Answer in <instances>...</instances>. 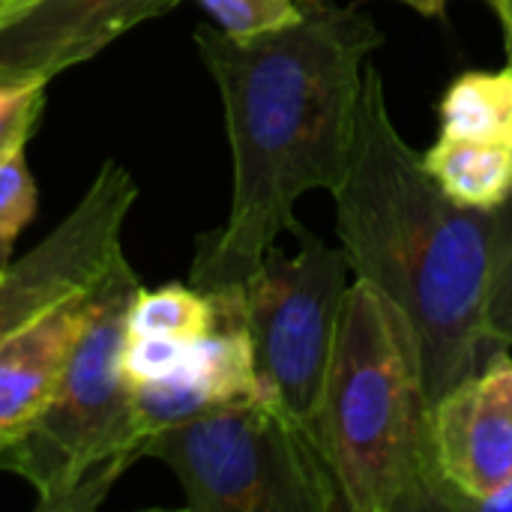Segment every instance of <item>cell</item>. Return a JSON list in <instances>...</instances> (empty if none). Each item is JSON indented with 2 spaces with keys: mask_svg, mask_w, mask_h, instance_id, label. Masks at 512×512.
Listing matches in <instances>:
<instances>
[{
  "mask_svg": "<svg viewBox=\"0 0 512 512\" xmlns=\"http://www.w3.org/2000/svg\"><path fill=\"white\" fill-rule=\"evenodd\" d=\"M90 288L0 348V462L48 408L84 330Z\"/></svg>",
  "mask_w": 512,
  "mask_h": 512,
  "instance_id": "obj_11",
  "label": "cell"
},
{
  "mask_svg": "<svg viewBox=\"0 0 512 512\" xmlns=\"http://www.w3.org/2000/svg\"><path fill=\"white\" fill-rule=\"evenodd\" d=\"M141 279L123 255L90 288V312L63 378L0 468L24 477L42 512L96 510L123 471L144 459L147 432L123 375L126 315Z\"/></svg>",
  "mask_w": 512,
  "mask_h": 512,
  "instance_id": "obj_4",
  "label": "cell"
},
{
  "mask_svg": "<svg viewBox=\"0 0 512 512\" xmlns=\"http://www.w3.org/2000/svg\"><path fill=\"white\" fill-rule=\"evenodd\" d=\"M144 459L174 471L195 512L342 510L315 435L267 396L150 435Z\"/></svg>",
  "mask_w": 512,
  "mask_h": 512,
  "instance_id": "obj_5",
  "label": "cell"
},
{
  "mask_svg": "<svg viewBox=\"0 0 512 512\" xmlns=\"http://www.w3.org/2000/svg\"><path fill=\"white\" fill-rule=\"evenodd\" d=\"M195 339H168V336H129L123 342V375L132 387L156 384L171 378L189 357Z\"/></svg>",
  "mask_w": 512,
  "mask_h": 512,
  "instance_id": "obj_18",
  "label": "cell"
},
{
  "mask_svg": "<svg viewBox=\"0 0 512 512\" xmlns=\"http://www.w3.org/2000/svg\"><path fill=\"white\" fill-rule=\"evenodd\" d=\"M360 3H366V0H357V6ZM399 3H405V6H411V9H417L420 15H444V9H447V3L450 0H399ZM492 9H495V3L498 0H486Z\"/></svg>",
  "mask_w": 512,
  "mask_h": 512,
  "instance_id": "obj_20",
  "label": "cell"
},
{
  "mask_svg": "<svg viewBox=\"0 0 512 512\" xmlns=\"http://www.w3.org/2000/svg\"><path fill=\"white\" fill-rule=\"evenodd\" d=\"M348 273L354 270L342 246H327L303 231L294 258L273 246L243 285L219 291L249 333L264 396L309 429L315 441L318 408L351 288Z\"/></svg>",
  "mask_w": 512,
  "mask_h": 512,
  "instance_id": "obj_6",
  "label": "cell"
},
{
  "mask_svg": "<svg viewBox=\"0 0 512 512\" xmlns=\"http://www.w3.org/2000/svg\"><path fill=\"white\" fill-rule=\"evenodd\" d=\"M336 234L357 279L414 324L432 405L495 354L486 327L495 210L456 204L393 123L369 63L348 171L333 192Z\"/></svg>",
  "mask_w": 512,
  "mask_h": 512,
  "instance_id": "obj_2",
  "label": "cell"
},
{
  "mask_svg": "<svg viewBox=\"0 0 512 512\" xmlns=\"http://www.w3.org/2000/svg\"><path fill=\"white\" fill-rule=\"evenodd\" d=\"M213 297L219 303L222 321L192 342L186 363L165 381L132 387L147 441L168 426L264 396L249 333L243 330L234 306L222 294Z\"/></svg>",
  "mask_w": 512,
  "mask_h": 512,
  "instance_id": "obj_10",
  "label": "cell"
},
{
  "mask_svg": "<svg viewBox=\"0 0 512 512\" xmlns=\"http://www.w3.org/2000/svg\"><path fill=\"white\" fill-rule=\"evenodd\" d=\"M138 198L129 171L108 159L72 213L0 279V348L60 303L102 279L120 249L123 222Z\"/></svg>",
  "mask_w": 512,
  "mask_h": 512,
  "instance_id": "obj_7",
  "label": "cell"
},
{
  "mask_svg": "<svg viewBox=\"0 0 512 512\" xmlns=\"http://www.w3.org/2000/svg\"><path fill=\"white\" fill-rule=\"evenodd\" d=\"M36 0H0V27L9 24L12 18H18L21 12H27Z\"/></svg>",
  "mask_w": 512,
  "mask_h": 512,
  "instance_id": "obj_22",
  "label": "cell"
},
{
  "mask_svg": "<svg viewBox=\"0 0 512 512\" xmlns=\"http://www.w3.org/2000/svg\"><path fill=\"white\" fill-rule=\"evenodd\" d=\"M222 321L213 294L195 285H162L144 288L132 297L126 315L129 336H168V339H198Z\"/></svg>",
  "mask_w": 512,
  "mask_h": 512,
  "instance_id": "obj_14",
  "label": "cell"
},
{
  "mask_svg": "<svg viewBox=\"0 0 512 512\" xmlns=\"http://www.w3.org/2000/svg\"><path fill=\"white\" fill-rule=\"evenodd\" d=\"M45 87V81L0 75V159L30 141L45 108Z\"/></svg>",
  "mask_w": 512,
  "mask_h": 512,
  "instance_id": "obj_17",
  "label": "cell"
},
{
  "mask_svg": "<svg viewBox=\"0 0 512 512\" xmlns=\"http://www.w3.org/2000/svg\"><path fill=\"white\" fill-rule=\"evenodd\" d=\"M318 447L342 510L441 512L447 495L432 453V399L411 318L354 279L318 408Z\"/></svg>",
  "mask_w": 512,
  "mask_h": 512,
  "instance_id": "obj_3",
  "label": "cell"
},
{
  "mask_svg": "<svg viewBox=\"0 0 512 512\" xmlns=\"http://www.w3.org/2000/svg\"><path fill=\"white\" fill-rule=\"evenodd\" d=\"M180 0H36L0 27V75L51 81Z\"/></svg>",
  "mask_w": 512,
  "mask_h": 512,
  "instance_id": "obj_9",
  "label": "cell"
},
{
  "mask_svg": "<svg viewBox=\"0 0 512 512\" xmlns=\"http://www.w3.org/2000/svg\"><path fill=\"white\" fill-rule=\"evenodd\" d=\"M432 180L462 207L498 210L512 195V144L438 135L423 153Z\"/></svg>",
  "mask_w": 512,
  "mask_h": 512,
  "instance_id": "obj_12",
  "label": "cell"
},
{
  "mask_svg": "<svg viewBox=\"0 0 512 512\" xmlns=\"http://www.w3.org/2000/svg\"><path fill=\"white\" fill-rule=\"evenodd\" d=\"M441 135L512 144V66L462 72L438 105Z\"/></svg>",
  "mask_w": 512,
  "mask_h": 512,
  "instance_id": "obj_13",
  "label": "cell"
},
{
  "mask_svg": "<svg viewBox=\"0 0 512 512\" xmlns=\"http://www.w3.org/2000/svg\"><path fill=\"white\" fill-rule=\"evenodd\" d=\"M24 147L9 150L0 159V264L6 267L18 234L36 216V183L27 168Z\"/></svg>",
  "mask_w": 512,
  "mask_h": 512,
  "instance_id": "obj_16",
  "label": "cell"
},
{
  "mask_svg": "<svg viewBox=\"0 0 512 512\" xmlns=\"http://www.w3.org/2000/svg\"><path fill=\"white\" fill-rule=\"evenodd\" d=\"M435 471L447 510L480 512L512 483V357L498 351L480 372L432 405Z\"/></svg>",
  "mask_w": 512,
  "mask_h": 512,
  "instance_id": "obj_8",
  "label": "cell"
},
{
  "mask_svg": "<svg viewBox=\"0 0 512 512\" xmlns=\"http://www.w3.org/2000/svg\"><path fill=\"white\" fill-rule=\"evenodd\" d=\"M492 282H489V306L486 327L489 339L498 351L512 348V195L492 213Z\"/></svg>",
  "mask_w": 512,
  "mask_h": 512,
  "instance_id": "obj_15",
  "label": "cell"
},
{
  "mask_svg": "<svg viewBox=\"0 0 512 512\" xmlns=\"http://www.w3.org/2000/svg\"><path fill=\"white\" fill-rule=\"evenodd\" d=\"M231 36H255L285 27L300 15V0H198Z\"/></svg>",
  "mask_w": 512,
  "mask_h": 512,
  "instance_id": "obj_19",
  "label": "cell"
},
{
  "mask_svg": "<svg viewBox=\"0 0 512 512\" xmlns=\"http://www.w3.org/2000/svg\"><path fill=\"white\" fill-rule=\"evenodd\" d=\"M3 273H6V267H3V264H0V279H3Z\"/></svg>",
  "mask_w": 512,
  "mask_h": 512,
  "instance_id": "obj_23",
  "label": "cell"
},
{
  "mask_svg": "<svg viewBox=\"0 0 512 512\" xmlns=\"http://www.w3.org/2000/svg\"><path fill=\"white\" fill-rule=\"evenodd\" d=\"M378 24L336 0H300L285 27L231 36L198 27L195 45L225 111L234 162L231 210L195 252L189 282L207 294L243 285L276 246L300 237L294 207L306 192H336L354 147L357 108L369 57L381 48Z\"/></svg>",
  "mask_w": 512,
  "mask_h": 512,
  "instance_id": "obj_1",
  "label": "cell"
},
{
  "mask_svg": "<svg viewBox=\"0 0 512 512\" xmlns=\"http://www.w3.org/2000/svg\"><path fill=\"white\" fill-rule=\"evenodd\" d=\"M495 12H498V18H501V27H504L507 63L512 66V0H498V3H495Z\"/></svg>",
  "mask_w": 512,
  "mask_h": 512,
  "instance_id": "obj_21",
  "label": "cell"
}]
</instances>
